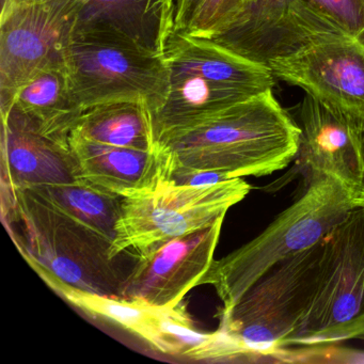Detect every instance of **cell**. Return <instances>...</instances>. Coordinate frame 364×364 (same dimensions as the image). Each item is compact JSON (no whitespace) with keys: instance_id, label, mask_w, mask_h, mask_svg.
Listing matches in <instances>:
<instances>
[{"instance_id":"1","label":"cell","mask_w":364,"mask_h":364,"mask_svg":"<svg viewBox=\"0 0 364 364\" xmlns=\"http://www.w3.org/2000/svg\"><path fill=\"white\" fill-rule=\"evenodd\" d=\"M300 136L298 123L268 90L188 127L163 132L155 144L165 178L202 172L225 181L284 169L299 152Z\"/></svg>"},{"instance_id":"2","label":"cell","mask_w":364,"mask_h":364,"mask_svg":"<svg viewBox=\"0 0 364 364\" xmlns=\"http://www.w3.org/2000/svg\"><path fill=\"white\" fill-rule=\"evenodd\" d=\"M3 187L4 220L12 240L50 289L120 297L127 274L112 255V238L33 189Z\"/></svg>"},{"instance_id":"3","label":"cell","mask_w":364,"mask_h":364,"mask_svg":"<svg viewBox=\"0 0 364 364\" xmlns=\"http://www.w3.org/2000/svg\"><path fill=\"white\" fill-rule=\"evenodd\" d=\"M361 199L329 176L312 173L304 193L259 236L213 262L200 285H213L229 312L245 293L279 262L325 238Z\"/></svg>"},{"instance_id":"4","label":"cell","mask_w":364,"mask_h":364,"mask_svg":"<svg viewBox=\"0 0 364 364\" xmlns=\"http://www.w3.org/2000/svg\"><path fill=\"white\" fill-rule=\"evenodd\" d=\"M364 336V208L323 240L314 289L287 346H327Z\"/></svg>"},{"instance_id":"5","label":"cell","mask_w":364,"mask_h":364,"mask_svg":"<svg viewBox=\"0 0 364 364\" xmlns=\"http://www.w3.org/2000/svg\"><path fill=\"white\" fill-rule=\"evenodd\" d=\"M250 189L242 178L205 185H181L163 176L151 188L121 200L112 255L120 257L129 250L142 255L197 231L225 216Z\"/></svg>"},{"instance_id":"6","label":"cell","mask_w":364,"mask_h":364,"mask_svg":"<svg viewBox=\"0 0 364 364\" xmlns=\"http://www.w3.org/2000/svg\"><path fill=\"white\" fill-rule=\"evenodd\" d=\"M323 240L270 268L229 312L219 329L252 361L272 360L299 325L314 289Z\"/></svg>"},{"instance_id":"7","label":"cell","mask_w":364,"mask_h":364,"mask_svg":"<svg viewBox=\"0 0 364 364\" xmlns=\"http://www.w3.org/2000/svg\"><path fill=\"white\" fill-rule=\"evenodd\" d=\"M65 65L76 99L85 109L112 102H146L151 112L169 91L165 57L120 40L74 37Z\"/></svg>"},{"instance_id":"8","label":"cell","mask_w":364,"mask_h":364,"mask_svg":"<svg viewBox=\"0 0 364 364\" xmlns=\"http://www.w3.org/2000/svg\"><path fill=\"white\" fill-rule=\"evenodd\" d=\"M73 0H4L0 18V104L11 105L43 70L65 65L75 35Z\"/></svg>"},{"instance_id":"9","label":"cell","mask_w":364,"mask_h":364,"mask_svg":"<svg viewBox=\"0 0 364 364\" xmlns=\"http://www.w3.org/2000/svg\"><path fill=\"white\" fill-rule=\"evenodd\" d=\"M349 36L306 0H253L212 41L265 65L323 40Z\"/></svg>"},{"instance_id":"10","label":"cell","mask_w":364,"mask_h":364,"mask_svg":"<svg viewBox=\"0 0 364 364\" xmlns=\"http://www.w3.org/2000/svg\"><path fill=\"white\" fill-rule=\"evenodd\" d=\"M266 65L274 80L302 89L364 129V41L340 36Z\"/></svg>"},{"instance_id":"11","label":"cell","mask_w":364,"mask_h":364,"mask_svg":"<svg viewBox=\"0 0 364 364\" xmlns=\"http://www.w3.org/2000/svg\"><path fill=\"white\" fill-rule=\"evenodd\" d=\"M225 217L173 238L142 255L127 272L120 297L159 308H171L201 282L214 262Z\"/></svg>"},{"instance_id":"12","label":"cell","mask_w":364,"mask_h":364,"mask_svg":"<svg viewBox=\"0 0 364 364\" xmlns=\"http://www.w3.org/2000/svg\"><path fill=\"white\" fill-rule=\"evenodd\" d=\"M300 161L311 173L329 176L361 199L364 129L306 95L298 110Z\"/></svg>"},{"instance_id":"13","label":"cell","mask_w":364,"mask_h":364,"mask_svg":"<svg viewBox=\"0 0 364 364\" xmlns=\"http://www.w3.org/2000/svg\"><path fill=\"white\" fill-rule=\"evenodd\" d=\"M74 37L120 40L165 57L176 31V8L169 0H73Z\"/></svg>"},{"instance_id":"14","label":"cell","mask_w":364,"mask_h":364,"mask_svg":"<svg viewBox=\"0 0 364 364\" xmlns=\"http://www.w3.org/2000/svg\"><path fill=\"white\" fill-rule=\"evenodd\" d=\"M1 120L4 186L33 188L82 180L70 146L40 134L14 108L3 110Z\"/></svg>"},{"instance_id":"15","label":"cell","mask_w":364,"mask_h":364,"mask_svg":"<svg viewBox=\"0 0 364 364\" xmlns=\"http://www.w3.org/2000/svg\"><path fill=\"white\" fill-rule=\"evenodd\" d=\"M69 146L80 178L106 193L125 198L154 186L164 173L159 152L101 144L73 131Z\"/></svg>"},{"instance_id":"16","label":"cell","mask_w":364,"mask_h":364,"mask_svg":"<svg viewBox=\"0 0 364 364\" xmlns=\"http://www.w3.org/2000/svg\"><path fill=\"white\" fill-rule=\"evenodd\" d=\"M165 61L169 73L189 74L257 93L272 90L277 80L267 65L250 60L212 40L174 31Z\"/></svg>"},{"instance_id":"17","label":"cell","mask_w":364,"mask_h":364,"mask_svg":"<svg viewBox=\"0 0 364 364\" xmlns=\"http://www.w3.org/2000/svg\"><path fill=\"white\" fill-rule=\"evenodd\" d=\"M10 107L20 112L40 134L65 146H69L70 135L84 112L65 65L48 68L33 76L18 90Z\"/></svg>"},{"instance_id":"18","label":"cell","mask_w":364,"mask_h":364,"mask_svg":"<svg viewBox=\"0 0 364 364\" xmlns=\"http://www.w3.org/2000/svg\"><path fill=\"white\" fill-rule=\"evenodd\" d=\"M73 131L101 144L156 151L152 112L146 102H112L87 108Z\"/></svg>"},{"instance_id":"19","label":"cell","mask_w":364,"mask_h":364,"mask_svg":"<svg viewBox=\"0 0 364 364\" xmlns=\"http://www.w3.org/2000/svg\"><path fill=\"white\" fill-rule=\"evenodd\" d=\"M157 350L172 355H181L193 360H234L250 357L246 351L223 330L213 333L198 331L186 306L164 309L159 323Z\"/></svg>"},{"instance_id":"20","label":"cell","mask_w":364,"mask_h":364,"mask_svg":"<svg viewBox=\"0 0 364 364\" xmlns=\"http://www.w3.org/2000/svg\"><path fill=\"white\" fill-rule=\"evenodd\" d=\"M31 189L68 214L114 240L122 198L101 191L84 180Z\"/></svg>"},{"instance_id":"21","label":"cell","mask_w":364,"mask_h":364,"mask_svg":"<svg viewBox=\"0 0 364 364\" xmlns=\"http://www.w3.org/2000/svg\"><path fill=\"white\" fill-rule=\"evenodd\" d=\"M57 293L84 312L117 323L156 348L159 319L165 308L73 289H63Z\"/></svg>"},{"instance_id":"22","label":"cell","mask_w":364,"mask_h":364,"mask_svg":"<svg viewBox=\"0 0 364 364\" xmlns=\"http://www.w3.org/2000/svg\"><path fill=\"white\" fill-rule=\"evenodd\" d=\"M246 4L247 0H202L183 33L210 39L230 26Z\"/></svg>"},{"instance_id":"23","label":"cell","mask_w":364,"mask_h":364,"mask_svg":"<svg viewBox=\"0 0 364 364\" xmlns=\"http://www.w3.org/2000/svg\"><path fill=\"white\" fill-rule=\"evenodd\" d=\"M343 31L364 41V0H306Z\"/></svg>"},{"instance_id":"24","label":"cell","mask_w":364,"mask_h":364,"mask_svg":"<svg viewBox=\"0 0 364 364\" xmlns=\"http://www.w3.org/2000/svg\"><path fill=\"white\" fill-rule=\"evenodd\" d=\"M201 1L202 0H176V31H183L186 28L191 16Z\"/></svg>"},{"instance_id":"25","label":"cell","mask_w":364,"mask_h":364,"mask_svg":"<svg viewBox=\"0 0 364 364\" xmlns=\"http://www.w3.org/2000/svg\"><path fill=\"white\" fill-rule=\"evenodd\" d=\"M361 206L364 208V182H363V188H362L361 193Z\"/></svg>"},{"instance_id":"26","label":"cell","mask_w":364,"mask_h":364,"mask_svg":"<svg viewBox=\"0 0 364 364\" xmlns=\"http://www.w3.org/2000/svg\"><path fill=\"white\" fill-rule=\"evenodd\" d=\"M169 1L174 6V8H176V0H169Z\"/></svg>"},{"instance_id":"27","label":"cell","mask_w":364,"mask_h":364,"mask_svg":"<svg viewBox=\"0 0 364 364\" xmlns=\"http://www.w3.org/2000/svg\"><path fill=\"white\" fill-rule=\"evenodd\" d=\"M251 1H253V0H247L246 6L248 5L249 3H251ZM246 6H245V7H246ZM242 10H244V9H242Z\"/></svg>"}]
</instances>
